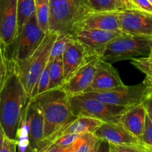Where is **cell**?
<instances>
[{"instance_id":"1","label":"cell","mask_w":152,"mask_h":152,"mask_svg":"<svg viewBox=\"0 0 152 152\" xmlns=\"http://www.w3.org/2000/svg\"><path fill=\"white\" fill-rule=\"evenodd\" d=\"M29 102L30 97L19 79L16 62L10 59L9 77L0 91V123L9 139L17 141L21 119Z\"/></svg>"},{"instance_id":"2","label":"cell","mask_w":152,"mask_h":152,"mask_svg":"<svg viewBox=\"0 0 152 152\" xmlns=\"http://www.w3.org/2000/svg\"><path fill=\"white\" fill-rule=\"evenodd\" d=\"M31 100L37 104L42 113L43 140L51 136L77 117L71 111L68 96L60 88L46 91Z\"/></svg>"},{"instance_id":"3","label":"cell","mask_w":152,"mask_h":152,"mask_svg":"<svg viewBox=\"0 0 152 152\" xmlns=\"http://www.w3.org/2000/svg\"><path fill=\"white\" fill-rule=\"evenodd\" d=\"M49 31L70 36L74 28L93 10L88 0H49Z\"/></svg>"},{"instance_id":"4","label":"cell","mask_w":152,"mask_h":152,"mask_svg":"<svg viewBox=\"0 0 152 152\" xmlns=\"http://www.w3.org/2000/svg\"><path fill=\"white\" fill-rule=\"evenodd\" d=\"M152 35H134L122 32L107 44L99 59L114 63L151 53Z\"/></svg>"},{"instance_id":"5","label":"cell","mask_w":152,"mask_h":152,"mask_svg":"<svg viewBox=\"0 0 152 152\" xmlns=\"http://www.w3.org/2000/svg\"><path fill=\"white\" fill-rule=\"evenodd\" d=\"M56 37L57 34L48 31L38 48L28 59L16 62L19 79L30 99L40 74L48 63L50 50Z\"/></svg>"},{"instance_id":"6","label":"cell","mask_w":152,"mask_h":152,"mask_svg":"<svg viewBox=\"0 0 152 152\" xmlns=\"http://www.w3.org/2000/svg\"><path fill=\"white\" fill-rule=\"evenodd\" d=\"M73 114L77 117H86L102 123H118L121 114L127 108L105 103L83 94L68 96Z\"/></svg>"},{"instance_id":"7","label":"cell","mask_w":152,"mask_h":152,"mask_svg":"<svg viewBox=\"0 0 152 152\" xmlns=\"http://www.w3.org/2000/svg\"><path fill=\"white\" fill-rule=\"evenodd\" d=\"M45 34L46 33L38 25L34 14L25 24L14 42L10 46L6 47L9 58L16 62L28 59L38 48Z\"/></svg>"},{"instance_id":"8","label":"cell","mask_w":152,"mask_h":152,"mask_svg":"<svg viewBox=\"0 0 152 152\" xmlns=\"http://www.w3.org/2000/svg\"><path fill=\"white\" fill-rule=\"evenodd\" d=\"M150 86L145 82L136 86H123L101 91H88L81 94L105 103L129 108L142 103Z\"/></svg>"},{"instance_id":"9","label":"cell","mask_w":152,"mask_h":152,"mask_svg":"<svg viewBox=\"0 0 152 152\" xmlns=\"http://www.w3.org/2000/svg\"><path fill=\"white\" fill-rule=\"evenodd\" d=\"M121 33L80 28L73 31L70 37L82 45L89 56L100 58L107 44Z\"/></svg>"},{"instance_id":"10","label":"cell","mask_w":152,"mask_h":152,"mask_svg":"<svg viewBox=\"0 0 152 152\" xmlns=\"http://www.w3.org/2000/svg\"><path fill=\"white\" fill-rule=\"evenodd\" d=\"M123 33L134 35H152V13L137 9L118 11Z\"/></svg>"},{"instance_id":"11","label":"cell","mask_w":152,"mask_h":152,"mask_svg":"<svg viewBox=\"0 0 152 152\" xmlns=\"http://www.w3.org/2000/svg\"><path fill=\"white\" fill-rule=\"evenodd\" d=\"M25 124L28 133L27 152H37L44 137V118L39 107L30 100L25 111Z\"/></svg>"},{"instance_id":"12","label":"cell","mask_w":152,"mask_h":152,"mask_svg":"<svg viewBox=\"0 0 152 152\" xmlns=\"http://www.w3.org/2000/svg\"><path fill=\"white\" fill-rule=\"evenodd\" d=\"M99 59L96 57L89 59L59 88H62L69 96L86 92L93 81Z\"/></svg>"},{"instance_id":"13","label":"cell","mask_w":152,"mask_h":152,"mask_svg":"<svg viewBox=\"0 0 152 152\" xmlns=\"http://www.w3.org/2000/svg\"><path fill=\"white\" fill-rule=\"evenodd\" d=\"M17 31V0H0V42L8 47Z\"/></svg>"},{"instance_id":"14","label":"cell","mask_w":152,"mask_h":152,"mask_svg":"<svg viewBox=\"0 0 152 152\" xmlns=\"http://www.w3.org/2000/svg\"><path fill=\"white\" fill-rule=\"evenodd\" d=\"M122 32L118 11H92L88 13L74 28Z\"/></svg>"},{"instance_id":"15","label":"cell","mask_w":152,"mask_h":152,"mask_svg":"<svg viewBox=\"0 0 152 152\" xmlns=\"http://www.w3.org/2000/svg\"><path fill=\"white\" fill-rule=\"evenodd\" d=\"M123 85L118 71L111 63L99 59L93 81L86 92L106 91Z\"/></svg>"},{"instance_id":"16","label":"cell","mask_w":152,"mask_h":152,"mask_svg":"<svg viewBox=\"0 0 152 152\" xmlns=\"http://www.w3.org/2000/svg\"><path fill=\"white\" fill-rule=\"evenodd\" d=\"M92 58L96 57L89 56L86 49L82 45L73 39H70L66 50L62 55V62H63L62 83L67 81L80 67L83 66L86 62Z\"/></svg>"},{"instance_id":"17","label":"cell","mask_w":152,"mask_h":152,"mask_svg":"<svg viewBox=\"0 0 152 152\" xmlns=\"http://www.w3.org/2000/svg\"><path fill=\"white\" fill-rule=\"evenodd\" d=\"M94 134L98 139L106 140L111 144H142L137 137L118 123H102Z\"/></svg>"},{"instance_id":"18","label":"cell","mask_w":152,"mask_h":152,"mask_svg":"<svg viewBox=\"0 0 152 152\" xmlns=\"http://www.w3.org/2000/svg\"><path fill=\"white\" fill-rule=\"evenodd\" d=\"M102 123V121L96 120V119L82 117V116L77 117L75 120H73L72 122L69 123L64 127H62V129L57 131L56 133L52 134L49 137L43 140L40 143L37 152H39L46 145L53 142L57 138L64 136V135L82 134L88 133V132L94 133L95 131L98 129V127Z\"/></svg>"},{"instance_id":"19","label":"cell","mask_w":152,"mask_h":152,"mask_svg":"<svg viewBox=\"0 0 152 152\" xmlns=\"http://www.w3.org/2000/svg\"><path fill=\"white\" fill-rule=\"evenodd\" d=\"M145 117V108L142 103H140L126 108L119 118L118 123L141 141Z\"/></svg>"},{"instance_id":"20","label":"cell","mask_w":152,"mask_h":152,"mask_svg":"<svg viewBox=\"0 0 152 152\" xmlns=\"http://www.w3.org/2000/svg\"><path fill=\"white\" fill-rule=\"evenodd\" d=\"M99 140L94 134L91 132L82 134L65 150L66 152H90Z\"/></svg>"},{"instance_id":"21","label":"cell","mask_w":152,"mask_h":152,"mask_svg":"<svg viewBox=\"0 0 152 152\" xmlns=\"http://www.w3.org/2000/svg\"><path fill=\"white\" fill-rule=\"evenodd\" d=\"M35 14L34 0H17V31L19 34L28 19Z\"/></svg>"},{"instance_id":"22","label":"cell","mask_w":152,"mask_h":152,"mask_svg":"<svg viewBox=\"0 0 152 152\" xmlns=\"http://www.w3.org/2000/svg\"><path fill=\"white\" fill-rule=\"evenodd\" d=\"M49 83L48 90L59 88L63 82V62L62 56L57 57L52 61H48Z\"/></svg>"},{"instance_id":"23","label":"cell","mask_w":152,"mask_h":152,"mask_svg":"<svg viewBox=\"0 0 152 152\" xmlns=\"http://www.w3.org/2000/svg\"><path fill=\"white\" fill-rule=\"evenodd\" d=\"M35 1V15L39 28L48 33L49 31V18H50V4L49 0H34Z\"/></svg>"},{"instance_id":"24","label":"cell","mask_w":152,"mask_h":152,"mask_svg":"<svg viewBox=\"0 0 152 152\" xmlns=\"http://www.w3.org/2000/svg\"><path fill=\"white\" fill-rule=\"evenodd\" d=\"M93 11H120L127 9L119 0H88Z\"/></svg>"},{"instance_id":"25","label":"cell","mask_w":152,"mask_h":152,"mask_svg":"<svg viewBox=\"0 0 152 152\" xmlns=\"http://www.w3.org/2000/svg\"><path fill=\"white\" fill-rule=\"evenodd\" d=\"M10 69V59L7 55L6 46L0 42V91L8 78Z\"/></svg>"},{"instance_id":"26","label":"cell","mask_w":152,"mask_h":152,"mask_svg":"<svg viewBox=\"0 0 152 152\" xmlns=\"http://www.w3.org/2000/svg\"><path fill=\"white\" fill-rule=\"evenodd\" d=\"M132 65L145 74V80L152 81V54L140 58H134L131 61Z\"/></svg>"},{"instance_id":"27","label":"cell","mask_w":152,"mask_h":152,"mask_svg":"<svg viewBox=\"0 0 152 152\" xmlns=\"http://www.w3.org/2000/svg\"><path fill=\"white\" fill-rule=\"evenodd\" d=\"M70 39L71 37L68 35L57 34V37L53 42L51 50H50L49 61H52L56 58L62 56L66 50Z\"/></svg>"},{"instance_id":"28","label":"cell","mask_w":152,"mask_h":152,"mask_svg":"<svg viewBox=\"0 0 152 152\" xmlns=\"http://www.w3.org/2000/svg\"><path fill=\"white\" fill-rule=\"evenodd\" d=\"M49 83H50V77H49V67L48 63L46 68L42 72L38 80H37V84H36L34 91L32 92V94L31 96V99H34L38 94H40L48 90Z\"/></svg>"},{"instance_id":"29","label":"cell","mask_w":152,"mask_h":152,"mask_svg":"<svg viewBox=\"0 0 152 152\" xmlns=\"http://www.w3.org/2000/svg\"><path fill=\"white\" fill-rule=\"evenodd\" d=\"M110 152H146L143 144L116 145L110 143Z\"/></svg>"},{"instance_id":"30","label":"cell","mask_w":152,"mask_h":152,"mask_svg":"<svg viewBox=\"0 0 152 152\" xmlns=\"http://www.w3.org/2000/svg\"><path fill=\"white\" fill-rule=\"evenodd\" d=\"M141 142L144 145L152 146V122L149 117L147 116V114L146 117H145Z\"/></svg>"},{"instance_id":"31","label":"cell","mask_w":152,"mask_h":152,"mask_svg":"<svg viewBox=\"0 0 152 152\" xmlns=\"http://www.w3.org/2000/svg\"><path fill=\"white\" fill-rule=\"evenodd\" d=\"M18 142L5 137L0 148V152H17Z\"/></svg>"},{"instance_id":"32","label":"cell","mask_w":152,"mask_h":152,"mask_svg":"<svg viewBox=\"0 0 152 152\" xmlns=\"http://www.w3.org/2000/svg\"><path fill=\"white\" fill-rule=\"evenodd\" d=\"M142 103L146 111L147 116L152 122V88L151 87L148 89Z\"/></svg>"},{"instance_id":"33","label":"cell","mask_w":152,"mask_h":152,"mask_svg":"<svg viewBox=\"0 0 152 152\" xmlns=\"http://www.w3.org/2000/svg\"><path fill=\"white\" fill-rule=\"evenodd\" d=\"M135 8L152 13V4L149 0H131Z\"/></svg>"},{"instance_id":"34","label":"cell","mask_w":152,"mask_h":152,"mask_svg":"<svg viewBox=\"0 0 152 152\" xmlns=\"http://www.w3.org/2000/svg\"><path fill=\"white\" fill-rule=\"evenodd\" d=\"M95 152H110V143L104 140H99Z\"/></svg>"},{"instance_id":"35","label":"cell","mask_w":152,"mask_h":152,"mask_svg":"<svg viewBox=\"0 0 152 152\" xmlns=\"http://www.w3.org/2000/svg\"><path fill=\"white\" fill-rule=\"evenodd\" d=\"M64 150H65V148L59 145H50L45 148L41 152H63Z\"/></svg>"},{"instance_id":"36","label":"cell","mask_w":152,"mask_h":152,"mask_svg":"<svg viewBox=\"0 0 152 152\" xmlns=\"http://www.w3.org/2000/svg\"><path fill=\"white\" fill-rule=\"evenodd\" d=\"M119 1H121L122 3H123L127 9H136L134 6L133 5V4H132L131 0H119Z\"/></svg>"},{"instance_id":"37","label":"cell","mask_w":152,"mask_h":152,"mask_svg":"<svg viewBox=\"0 0 152 152\" xmlns=\"http://www.w3.org/2000/svg\"><path fill=\"white\" fill-rule=\"evenodd\" d=\"M4 137H5V134H4V132L2 129V126H1V123H0V148H1V145H2Z\"/></svg>"},{"instance_id":"38","label":"cell","mask_w":152,"mask_h":152,"mask_svg":"<svg viewBox=\"0 0 152 152\" xmlns=\"http://www.w3.org/2000/svg\"><path fill=\"white\" fill-rule=\"evenodd\" d=\"M144 148H145V151L146 152H152V146H150V145H146L143 144Z\"/></svg>"},{"instance_id":"39","label":"cell","mask_w":152,"mask_h":152,"mask_svg":"<svg viewBox=\"0 0 152 152\" xmlns=\"http://www.w3.org/2000/svg\"><path fill=\"white\" fill-rule=\"evenodd\" d=\"M143 82H145V83H147V84H148V86H149L150 87H151V88H152V81H146V80H144Z\"/></svg>"},{"instance_id":"40","label":"cell","mask_w":152,"mask_h":152,"mask_svg":"<svg viewBox=\"0 0 152 152\" xmlns=\"http://www.w3.org/2000/svg\"><path fill=\"white\" fill-rule=\"evenodd\" d=\"M97 143H98V142H96V145H94V148H92V149H91V151L90 152H95V151H96V147H97Z\"/></svg>"},{"instance_id":"41","label":"cell","mask_w":152,"mask_h":152,"mask_svg":"<svg viewBox=\"0 0 152 152\" xmlns=\"http://www.w3.org/2000/svg\"><path fill=\"white\" fill-rule=\"evenodd\" d=\"M149 1H150V2H151V4H152V0H149Z\"/></svg>"},{"instance_id":"42","label":"cell","mask_w":152,"mask_h":152,"mask_svg":"<svg viewBox=\"0 0 152 152\" xmlns=\"http://www.w3.org/2000/svg\"><path fill=\"white\" fill-rule=\"evenodd\" d=\"M151 53V54H152V47H151V53Z\"/></svg>"},{"instance_id":"43","label":"cell","mask_w":152,"mask_h":152,"mask_svg":"<svg viewBox=\"0 0 152 152\" xmlns=\"http://www.w3.org/2000/svg\"><path fill=\"white\" fill-rule=\"evenodd\" d=\"M63 152H66V151H65V150H64V151Z\"/></svg>"}]
</instances>
